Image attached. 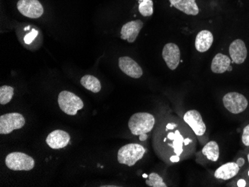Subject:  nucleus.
I'll list each match as a JSON object with an SVG mask.
<instances>
[{
  "label": "nucleus",
  "instance_id": "obj_7",
  "mask_svg": "<svg viewBox=\"0 0 249 187\" xmlns=\"http://www.w3.org/2000/svg\"><path fill=\"white\" fill-rule=\"evenodd\" d=\"M18 9L23 16L32 19L40 17L44 12L38 0H19Z\"/></svg>",
  "mask_w": 249,
  "mask_h": 187
},
{
  "label": "nucleus",
  "instance_id": "obj_31",
  "mask_svg": "<svg viewBox=\"0 0 249 187\" xmlns=\"http://www.w3.org/2000/svg\"><path fill=\"white\" fill-rule=\"evenodd\" d=\"M190 139H188V138H187V139H184V144H186V145H188L189 143H190Z\"/></svg>",
  "mask_w": 249,
  "mask_h": 187
},
{
  "label": "nucleus",
  "instance_id": "obj_33",
  "mask_svg": "<svg viewBox=\"0 0 249 187\" xmlns=\"http://www.w3.org/2000/svg\"><path fill=\"white\" fill-rule=\"evenodd\" d=\"M232 70V68L230 66V68H229V69H228V71H231Z\"/></svg>",
  "mask_w": 249,
  "mask_h": 187
},
{
  "label": "nucleus",
  "instance_id": "obj_3",
  "mask_svg": "<svg viewBox=\"0 0 249 187\" xmlns=\"http://www.w3.org/2000/svg\"><path fill=\"white\" fill-rule=\"evenodd\" d=\"M58 102L61 111L67 115H76L78 111L84 107V102L80 98L67 90L60 93Z\"/></svg>",
  "mask_w": 249,
  "mask_h": 187
},
{
  "label": "nucleus",
  "instance_id": "obj_30",
  "mask_svg": "<svg viewBox=\"0 0 249 187\" xmlns=\"http://www.w3.org/2000/svg\"><path fill=\"white\" fill-rule=\"evenodd\" d=\"M175 124H168L166 128H167V129H173V128H174L175 126H173Z\"/></svg>",
  "mask_w": 249,
  "mask_h": 187
},
{
  "label": "nucleus",
  "instance_id": "obj_35",
  "mask_svg": "<svg viewBox=\"0 0 249 187\" xmlns=\"http://www.w3.org/2000/svg\"></svg>",
  "mask_w": 249,
  "mask_h": 187
},
{
  "label": "nucleus",
  "instance_id": "obj_5",
  "mask_svg": "<svg viewBox=\"0 0 249 187\" xmlns=\"http://www.w3.org/2000/svg\"><path fill=\"white\" fill-rule=\"evenodd\" d=\"M26 124V120L22 114L10 113L0 117V134L8 135L15 130L20 129Z\"/></svg>",
  "mask_w": 249,
  "mask_h": 187
},
{
  "label": "nucleus",
  "instance_id": "obj_29",
  "mask_svg": "<svg viewBox=\"0 0 249 187\" xmlns=\"http://www.w3.org/2000/svg\"><path fill=\"white\" fill-rule=\"evenodd\" d=\"M147 137H148V136H147L146 134H145V135H140V140L145 141V139H147Z\"/></svg>",
  "mask_w": 249,
  "mask_h": 187
},
{
  "label": "nucleus",
  "instance_id": "obj_22",
  "mask_svg": "<svg viewBox=\"0 0 249 187\" xmlns=\"http://www.w3.org/2000/svg\"><path fill=\"white\" fill-rule=\"evenodd\" d=\"M139 12L142 16H152L154 12L152 0H139Z\"/></svg>",
  "mask_w": 249,
  "mask_h": 187
},
{
  "label": "nucleus",
  "instance_id": "obj_27",
  "mask_svg": "<svg viewBox=\"0 0 249 187\" xmlns=\"http://www.w3.org/2000/svg\"><path fill=\"white\" fill-rule=\"evenodd\" d=\"M237 186H238L239 187H244L246 186V182L245 180L243 179H240L239 180L238 182H237Z\"/></svg>",
  "mask_w": 249,
  "mask_h": 187
},
{
  "label": "nucleus",
  "instance_id": "obj_17",
  "mask_svg": "<svg viewBox=\"0 0 249 187\" xmlns=\"http://www.w3.org/2000/svg\"><path fill=\"white\" fill-rule=\"evenodd\" d=\"M231 63V61L229 56L222 53H218L211 63V70L213 73H224L230 68Z\"/></svg>",
  "mask_w": 249,
  "mask_h": 187
},
{
  "label": "nucleus",
  "instance_id": "obj_6",
  "mask_svg": "<svg viewBox=\"0 0 249 187\" xmlns=\"http://www.w3.org/2000/svg\"><path fill=\"white\" fill-rule=\"evenodd\" d=\"M223 104L229 112L238 114L246 111L248 107V100L243 95L236 92H231L223 97Z\"/></svg>",
  "mask_w": 249,
  "mask_h": 187
},
{
  "label": "nucleus",
  "instance_id": "obj_25",
  "mask_svg": "<svg viewBox=\"0 0 249 187\" xmlns=\"http://www.w3.org/2000/svg\"><path fill=\"white\" fill-rule=\"evenodd\" d=\"M242 142L246 146H249V125L243 129Z\"/></svg>",
  "mask_w": 249,
  "mask_h": 187
},
{
  "label": "nucleus",
  "instance_id": "obj_28",
  "mask_svg": "<svg viewBox=\"0 0 249 187\" xmlns=\"http://www.w3.org/2000/svg\"><path fill=\"white\" fill-rule=\"evenodd\" d=\"M170 160H171L172 162H173V163H176V162H178L179 156H173V157H172L171 158H170Z\"/></svg>",
  "mask_w": 249,
  "mask_h": 187
},
{
  "label": "nucleus",
  "instance_id": "obj_15",
  "mask_svg": "<svg viewBox=\"0 0 249 187\" xmlns=\"http://www.w3.org/2000/svg\"><path fill=\"white\" fill-rule=\"evenodd\" d=\"M169 2L176 9L186 15L196 16L199 13L196 0H169Z\"/></svg>",
  "mask_w": 249,
  "mask_h": 187
},
{
  "label": "nucleus",
  "instance_id": "obj_34",
  "mask_svg": "<svg viewBox=\"0 0 249 187\" xmlns=\"http://www.w3.org/2000/svg\"><path fill=\"white\" fill-rule=\"evenodd\" d=\"M248 160H249V153L248 154Z\"/></svg>",
  "mask_w": 249,
  "mask_h": 187
},
{
  "label": "nucleus",
  "instance_id": "obj_13",
  "mask_svg": "<svg viewBox=\"0 0 249 187\" xmlns=\"http://www.w3.org/2000/svg\"><path fill=\"white\" fill-rule=\"evenodd\" d=\"M229 53L231 57L232 63L242 64L247 58V48L246 44L240 39H236L231 43L229 47Z\"/></svg>",
  "mask_w": 249,
  "mask_h": 187
},
{
  "label": "nucleus",
  "instance_id": "obj_9",
  "mask_svg": "<svg viewBox=\"0 0 249 187\" xmlns=\"http://www.w3.org/2000/svg\"><path fill=\"white\" fill-rule=\"evenodd\" d=\"M162 56L168 68L171 70H175L180 63V49L176 43H167L163 47Z\"/></svg>",
  "mask_w": 249,
  "mask_h": 187
},
{
  "label": "nucleus",
  "instance_id": "obj_1",
  "mask_svg": "<svg viewBox=\"0 0 249 187\" xmlns=\"http://www.w3.org/2000/svg\"><path fill=\"white\" fill-rule=\"evenodd\" d=\"M155 119L149 113H136L131 116L128 121V128L135 136L149 133L153 129Z\"/></svg>",
  "mask_w": 249,
  "mask_h": 187
},
{
  "label": "nucleus",
  "instance_id": "obj_12",
  "mask_svg": "<svg viewBox=\"0 0 249 187\" xmlns=\"http://www.w3.org/2000/svg\"><path fill=\"white\" fill-rule=\"evenodd\" d=\"M47 144L53 149H61L69 144L71 136L69 134L61 130H55L48 135Z\"/></svg>",
  "mask_w": 249,
  "mask_h": 187
},
{
  "label": "nucleus",
  "instance_id": "obj_16",
  "mask_svg": "<svg viewBox=\"0 0 249 187\" xmlns=\"http://www.w3.org/2000/svg\"><path fill=\"white\" fill-rule=\"evenodd\" d=\"M213 43V35L210 31L202 30L198 32L196 37L195 47L199 52L208 51Z\"/></svg>",
  "mask_w": 249,
  "mask_h": 187
},
{
  "label": "nucleus",
  "instance_id": "obj_24",
  "mask_svg": "<svg viewBox=\"0 0 249 187\" xmlns=\"http://www.w3.org/2000/svg\"><path fill=\"white\" fill-rule=\"evenodd\" d=\"M38 35V31L36 29H32V32H29V34H26L24 37V42L26 44H30L32 43L36 37Z\"/></svg>",
  "mask_w": 249,
  "mask_h": 187
},
{
  "label": "nucleus",
  "instance_id": "obj_14",
  "mask_svg": "<svg viewBox=\"0 0 249 187\" xmlns=\"http://www.w3.org/2000/svg\"><path fill=\"white\" fill-rule=\"evenodd\" d=\"M239 171H240V167L237 163L230 162L222 165L218 168L214 173V177L217 179L227 181L235 177L238 174Z\"/></svg>",
  "mask_w": 249,
  "mask_h": 187
},
{
  "label": "nucleus",
  "instance_id": "obj_10",
  "mask_svg": "<svg viewBox=\"0 0 249 187\" xmlns=\"http://www.w3.org/2000/svg\"><path fill=\"white\" fill-rule=\"evenodd\" d=\"M118 64L122 72L133 79H140L143 73L141 66L130 57L124 56L119 58Z\"/></svg>",
  "mask_w": 249,
  "mask_h": 187
},
{
  "label": "nucleus",
  "instance_id": "obj_8",
  "mask_svg": "<svg viewBox=\"0 0 249 187\" xmlns=\"http://www.w3.org/2000/svg\"><path fill=\"white\" fill-rule=\"evenodd\" d=\"M184 122L192 128L197 136H203L206 132V125L201 114L196 110H190L184 116Z\"/></svg>",
  "mask_w": 249,
  "mask_h": 187
},
{
  "label": "nucleus",
  "instance_id": "obj_21",
  "mask_svg": "<svg viewBox=\"0 0 249 187\" xmlns=\"http://www.w3.org/2000/svg\"><path fill=\"white\" fill-rule=\"evenodd\" d=\"M15 90L14 88L8 85H4V86L0 87V104H6L11 102L14 96Z\"/></svg>",
  "mask_w": 249,
  "mask_h": 187
},
{
  "label": "nucleus",
  "instance_id": "obj_32",
  "mask_svg": "<svg viewBox=\"0 0 249 187\" xmlns=\"http://www.w3.org/2000/svg\"><path fill=\"white\" fill-rule=\"evenodd\" d=\"M148 176H149V175H147V174H142V177H143V178H148Z\"/></svg>",
  "mask_w": 249,
  "mask_h": 187
},
{
  "label": "nucleus",
  "instance_id": "obj_23",
  "mask_svg": "<svg viewBox=\"0 0 249 187\" xmlns=\"http://www.w3.org/2000/svg\"><path fill=\"white\" fill-rule=\"evenodd\" d=\"M149 179L146 180L145 184L151 187H166V184L163 182V178L157 173L152 172L148 176Z\"/></svg>",
  "mask_w": 249,
  "mask_h": 187
},
{
  "label": "nucleus",
  "instance_id": "obj_19",
  "mask_svg": "<svg viewBox=\"0 0 249 187\" xmlns=\"http://www.w3.org/2000/svg\"><path fill=\"white\" fill-rule=\"evenodd\" d=\"M202 153L207 158L213 162L217 161L219 157V148L217 142L211 141L202 149Z\"/></svg>",
  "mask_w": 249,
  "mask_h": 187
},
{
  "label": "nucleus",
  "instance_id": "obj_18",
  "mask_svg": "<svg viewBox=\"0 0 249 187\" xmlns=\"http://www.w3.org/2000/svg\"><path fill=\"white\" fill-rule=\"evenodd\" d=\"M81 85L86 88L87 90L94 93H99L102 88L99 79L90 75H86L82 77L81 79Z\"/></svg>",
  "mask_w": 249,
  "mask_h": 187
},
{
  "label": "nucleus",
  "instance_id": "obj_4",
  "mask_svg": "<svg viewBox=\"0 0 249 187\" xmlns=\"http://www.w3.org/2000/svg\"><path fill=\"white\" fill-rule=\"evenodd\" d=\"M7 167L13 171H30L36 162L30 156L22 152H12L5 158Z\"/></svg>",
  "mask_w": 249,
  "mask_h": 187
},
{
  "label": "nucleus",
  "instance_id": "obj_26",
  "mask_svg": "<svg viewBox=\"0 0 249 187\" xmlns=\"http://www.w3.org/2000/svg\"><path fill=\"white\" fill-rule=\"evenodd\" d=\"M236 163H237V165H238L239 167H243V165L245 164V160L243 158H242V157H240V158H239L238 160H237V161H236Z\"/></svg>",
  "mask_w": 249,
  "mask_h": 187
},
{
  "label": "nucleus",
  "instance_id": "obj_2",
  "mask_svg": "<svg viewBox=\"0 0 249 187\" xmlns=\"http://www.w3.org/2000/svg\"><path fill=\"white\" fill-rule=\"evenodd\" d=\"M145 149L143 146L136 143H131L120 148L117 153V160L120 164L133 167L137 162L143 157Z\"/></svg>",
  "mask_w": 249,
  "mask_h": 187
},
{
  "label": "nucleus",
  "instance_id": "obj_11",
  "mask_svg": "<svg viewBox=\"0 0 249 187\" xmlns=\"http://www.w3.org/2000/svg\"><path fill=\"white\" fill-rule=\"evenodd\" d=\"M143 27V23L141 19L130 21L123 25L121 29L122 40H127L128 43H132L138 38V34Z\"/></svg>",
  "mask_w": 249,
  "mask_h": 187
},
{
  "label": "nucleus",
  "instance_id": "obj_20",
  "mask_svg": "<svg viewBox=\"0 0 249 187\" xmlns=\"http://www.w3.org/2000/svg\"><path fill=\"white\" fill-rule=\"evenodd\" d=\"M168 138L173 139L172 147L174 149L175 153L176 155L180 156L183 152V144H184V138L182 135L179 133V131H176V133H169L168 135Z\"/></svg>",
  "mask_w": 249,
  "mask_h": 187
}]
</instances>
